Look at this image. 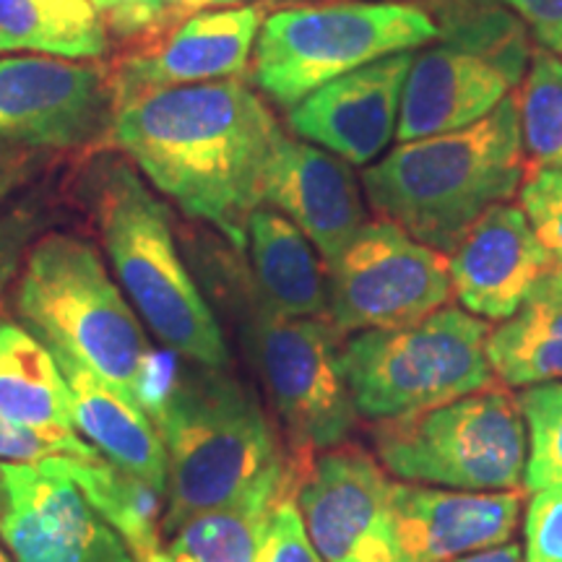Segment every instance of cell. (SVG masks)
<instances>
[{"instance_id":"6da1fadb","label":"cell","mask_w":562,"mask_h":562,"mask_svg":"<svg viewBox=\"0 0 562 562\" xmlns=\"http://www.w3.org/2000/svg\"><path fill=\"white\" fill-rule=\"evenodd\" d=\"M123 102L115 138L146 178L237 250L248 248V216L263 206L266 170L284 136L271 110L237 79Z\"/></svg>"},{"instance_id":"9a60e30c","label":"cell","mask_w":562,"mask_h":562,"mask_svg":"<svg viewBox=\"0 0 562 562\" xmlns=\"http://www.w3.org/2000/svg\"><path fill=\"white\" fill-rule=\"evenodd\" d=\"M261 201L284 214L313 243L326 269L339 261L370 222L349 161L286 136L279 138L269 161Z\"/></svg>"},{"instance_id":"2e32d148","label":"cell","mask_w":562,"mask_h":562,"mask_svg":"<svg viewBox=\"0 0 562 562\" xmlns=\"http://www.w3.org/2000/svg\"><path fill=\"white\" fill-rule=\"evenodd\" d=\"M102 112L97 68L53 58H0V146H74Z\"/></svg>"},{"instance_id":"ffe728a7","label":"cell","mask_w":562,"mask_h":562,"mask_svg":"<svg viewBox=\"0 0 562 562\" xmlns=\"http://www.w3.org/2000/svg\"><path fill=\"white\" fill-rule=\"evenodd\" d=\"M0 414L50 442L60 456H100L76 432L70 391L53 351L11 321H0Z\"/></svg>"},{"instance_id":"7c38bea8","label":"cell","mask_w":562,"mask_h":562,"mask_svg":"<svg viewBox=\"0 0 562 562\" xmlns=\"http://www.w3.org/2000/svg\"><path fill=\"white\" fill-rule=\"evenodd\" d=\"M0 539L16 562H136L55 456L0 463Z\"/></svg>"},{"instance_id":"f1b7e54d","label":"cell","mask_w":562,"mask_h":562,"mask_svg":"<svg viewBox=\"0 0 562 562\" xmlns=\"http://www.w3.org/2000/svg\"><path fill=\"white\" fill-rule=\"evenodd\" d=\"M521 209L539 243L562 269V170H531L521 182Z\"/></svg>"},{"instance_id":"8d00e7d4","label":"cell","mask_w":562,"mask_h":562,"mask_svg":"<svg viewBox=\"0 0 562 562\" xmlns=\"http://www.w3.org/2000/svg\"><path fill=\"white\" fill-rule=\"evenodd\" d=\"M16 180H19V172L13 170V167H0V203H3L5 195L13 191Z\"/></svg>"},{"instance_id":"e575fe53","label":"cell","mask_w":562,"mask_h":562,"mask_svg":"<svg viewBox=\"0 0 562 562\" xmlns=\"http://www.w3.org/2000/svg\"><path fill=\"white\" fill-rule=\"evenodd\" d=\"M161 16L167 19H191L195 13L214 11V9H232L243 0H159Z\"/></svg>"},{"instance_id":"7a4b0ae2","label":"cell","mask_w":562,"mask_h":562,"mask_svg":"<svg viewBox=\"0 0 562 562\" xmlns=\"http://www.w3.org/2000/svg\"><path fill=\"white\" fill-rule=\"evenodd\" d=\"M149 417L167 459L161 537L199 513L290 482L307 469V459H284L256 393L227 368L193 364L175 375Z\"/></svg>"},{"instance_id":"5bb4252c","label":"cell","mask_w":562,"mask_h":562,"mask_svg":"<svg viewBox=\"0 0 562 562\" xmlns=\"http://www.w3.org/2000/svg\"><path fill=\"white\" fill-rule=\"evenodd\" d=\"M414 53H398L315 89L290 110V128L349 165H370L396 138Z\"/></svg>"},{"instance_id":"d6986e66","label":"cell","mask_w":562,"mask_h":562,"mask_svg":"<svg viewBox=\"0 0 562 562\" xmlns=\"http://www.w3.org/2000/svg\"><path fill=\"white\" fill-rule=\"evenodd\" d=\"M263 21V5L195 13L157 53L125 63L121 74L125 100L159 89L237 79L248 68Z\"/></svg>"},{"instance_id":"8fae6325","label":"cell","mask_w":562,"mask_h":562,"mask_svg":"<svg viewBox=\"0 0 562 562\" xmlns=\"http://www.w3.org/2000/svg\"><path fill=\"white\" fill-rule=\"evenodd\" d=\"M453 297L448 256L393 222H368L328 269V321L339 331L412 326Z\"/></svg>"},{"instance_id":"9c48e42d","label":"cell","mask_w":562,"mask_h":562,"mask_svg":"<svg viewBox=\"0 0 562 562\" xmlns=\"http://www.w3.org/2000/svg\"><path fill=\"white\" fill-rule=\"evenodd\" d=\"M372 446L396 480L427 487L505 492L524 487L526 422L505 385L375 422Z\"/></svg>"},{"instance_id":"30bf717a","label":"cell","mask_w":562,"mask_h":562,"mask_svg":"<svg viewBox=\"0 0 562 562\" xmlns=\"http://www.w3.org/2000/svg\"><path fill=\"white\" fill-rule=\"evenodd\" d=\"M339 334L328 318H286L261 300L250 315L252 364L300 459L344 446L360 414L344 378Z\"/></svg>"},{"instance_id":"74e56055","label":"cell","mask_w":562,"mask_h":562,"mask_svg":"<svg viewBox=\"0 0 562 562\" xmlns=\"http://www.w3.org/2000/svg\"><path fill=\"white\" fill-rule=\"evenodd\" d=\"M138 562H178V560H175L167 550H154V552L146 554L144 560H138Z\"/></svg>"},{"instance_id":"d4e9b609","label":"cell","mask_w":562,"mask_h":562,"mask_svg":"<svg viewBox=\"0 0 562 562\" xmlns=\"http://www.w3.org/2000/svg\"><path fill=\"white\" fill-rule=\"evenodd\" d=\"M108 34L91 0H0V53L100 58Z\"/></svg>"},{"instance_id":"f546056e","label":"cell","mask_w":562,"mask_h":562,"mask_svg":"<svg viewBox=\"0 0 562 562\" xmlns=\"http://www.w3.org/2000/svg\"><path fill=\"white\" fill-rule=\"evenodd\" d=\"M521 552L524 562H562V487L531 492Z\"/></svg>"},{"instance_id":"1f68e13d","label":"cell","mask_w":562,"mask_h":562,"mask_svg":"<svg viewBox=\"0 0 562 562\" xmlns=\"http://www.w3.org/2000/svg\"><path fill=\"white\" fill-rule=\"evenodd\" d=\"M438 5L448 3H482L508 11L533 34L542 50L562 58V0H430Z\"/></svg>"},{"instance_id":"ba28073f","label":"cell","mask_w":562,"mask_h":562,"mask_svg":"<svg viewBox=\"0 0 562 562\" xmlns=\"http://www.w3.org/2000/svg\"><path fill=\"white\" fill-rule=\"evenodd\" d=\"M440 37L414 53L396 138L414 140L469 128L521 87L531 50L526 26L508 11L448 3Z\"/></svg>"},{"instance_id":"3957f363","label":"cell","mask_w":562,"mask_h":562,"mask_svg":"<svg viewBox=\"0 0 562 562\" xmlns=\"http://www.w3.org/2000/svg\"><path fill=\"white\" fill-rule=\"evenodd\" d=\"M526 151L516 94L469 128L402 140L362 172V191L385 222L451 252L484 211L521 191Z\"/></svg>"},{"instance_id":"cb8c5ba5","label":"cell","mask_w":562,"mask_h":562,"mask_svg":"<svg viewBox=\"0 0 562 562\" xmlns=\"http://www.w3.org/2000/svg\"><path fill=\"white\" fill-rule=\"evenodd\" d=\"M302 474L188 518L167 533V552L178 562H256L273 510L286 495L297 492Z\"/></svg>"},{"instance_id":"4dcf8cb0","label":"cell","mask_w":562,"mask_h":562,"mask_svg":"<svg viewBox=\"0 0 562 562\" xmlns=\"http://www.w3.org/2000/svg\"><path fill=\"white\" fill-rule=\"evenodd\" d=\"M294 497H297V492L286 495L277 505V510H273L269 531H266L256 562H326L315 550L311 537H307Z\"/></svg>"},{"instance_id":"484cf974","label":"cell","mask_w":562,"mask_h":562,"mask_svg":"<svg viewBox=\"0 0 562 562\" xmlns=\"http://www.w3.org/2000/svg\"><path fill=\"white\" fill-rule=\"evenodd\" d=\"M55 461L83 492L91 508L121 533L136 562L159 550L165 497L157 490L140 482L138 476L123 472L115 463L104 461L102 456H94V459L55 456Z\"/></svg>"},{"instance_id":"f35d334b","label":"cell","mask_w":562,"mask_h":562,"mask_svg":"<svg viewBox=\"0 0 562 562\" xmlns=\"http://www.w3.org/2000/svg\"><path fill=\"white\" fill-rule=\"evenodd\" d=\"M0 562H11L9 558H5V552H3V550H0Z\"/></svg>"},{"instance_id":"8992f818","label":"cell","mask_w":562,"mask_h":562,"mask_svg":"<svg viewBox=\"0 0 562 562\" xmlns=\"http://www.w3.org/2000/svg\"><path fill=\"white\" fill-rule=\"evenodd\" d=\"M440 37V24L417 3L294 5L266 16L252 47V79L281 108L351 70Z\"/></svg>"},{"instance_id":"ac0fdd59","label":"cell","mask_w":562,"mask_h":562,"mask_svg":"<svg viewBox=\"0 0 562 562\" xmlns=\"http://www.w3.org/2000/svg\"><path fill=\"white\" fill-rule=\"evenodd\" d=\"M554 269L524 209L497 203L448 252L453 294L467 313L503 323Z\"/></svg>"},{"instance_id":"44dd1931","label":"cell","mask_w":562,"mask_h":562,"mask_svg":"<svg viewBox=\"0 0 562 562\" xmlns=\"http://www.w3.org/2000/svg\"><path fill=\"white\" fill-rule=\"evenodd\" d=\"M70 391V412H74L76 432L123 472L138 476L140 482L167 492V459L157 427L149 414L117 391L115 385L97 378L81 364L55 357Z\"/></svg>"},{"instance_id":"e0dca14e","label":"cell","mask_w":562,"mask_h":562,"mask_svg":"<svg viewBox=\"0 0 562 562\" xmlns=\"http://www.w3.org/2000/svg\"><path fill=\"white\" fill-rule=\"evenodd\" d=\"M521 490L467 492L393 482L398 562H453L508 544L521 521Z\"/></svg>"},{"instance_id":"4fadbf2b","label":"cell","mask_w":562,"mask_h":562,"mask_svg":"<svg viewBox=\"0 0 562 562\" xmlns=\"http://www.w3.org/2000/svg\"><path fill=\"white\" fill-rule=\"evenodd\" d=\"M391 497L393 480L381 461L344 442L307 463L294 501L326 562H398Z\"/></svg>"},{"instance_id":"d6a6232c","label":"cell","mask_w":562,"mask_h":562,"mask_svg":"<svg viewBox=\"0 0 562 562\" xmlns=\"http://www.w3.org/2000/svg\"><path fill=\"white\" fill-rule=\"evenodd\" d=\"M60 451L0 414V463H40Z\"/></svg>"},{"instance_id":"603a6c76","label":"cell","mask_w":562,"mask_h":562,"mask_svg":"<svg viewBox=\"0 0 562 562\" xmlns=\"http://www.w3.org/2000/svg\"><path fill=\"white\" fill-rule=\"evenodd\" d=\"M487 360L505 389L562 383V269L554 266L510 318L490 328Z\"/></svg>"},{"instance_id":"836d02e7","label":"cell","mask_w":562,"mask_h":562,"mask_svg":"<svg viewBox=\"0 0 562 562\" xmlns=\"http://www.w3.org/2000/svg\"><path fill=\"white\" fill-rule=\"evenodd\" d=\"M97 11L108 13V21L121 34L144 32L161 19L159 0H91Z\"/></svg>"},{"instance_id":"83f0119b","label":"cell","mask_w":562,"mask_h":562,"mask_svg":"<svg viewBox=\"0 0 562 562\" xmlns=\"http://www.w3.org/2000/svg\"><path fill=\"white\" fill-rule=\"evenodd\" d=\"M518 404L526 422L524 487H562V383L524 389Z\"/></svg>"},{"instance_id":"52a82bcc","label":"cell","mask_w":562,"mask_h":562,"mask_svg":"<svg viewBox=\"0 0 562 562\" xmlns=\"http://www.w3.org/2000/svg\"><path fill=\"white\" fill-rule=\"evenodd\" d=\"M487 336V321L451 305L412 326L355 334L341 368L357 412L381 422L492 389Z\"/></svg>"},{"instance_id":"d590c367","label":"cell","mask_w":562,"mask_h":562,"mask_svg":"<svg viewBox=\"0 0 562 562\" xmlns=\"http://www.w3.org/2000/svg\"><path fill=\"white\" fill-rule=\"evenodd\" d=\"M453 562H524V552L518 544H501L492 547V550L467 554V558H459Z\"/></svg>"},{"instance_id":"5b68a950","label":"cell","mask_w":562,"mask_h":562,"mask_svg":"<svg viewBox=\"0 0 562 562\" xmlns=\"http://www.w3.org/2000/svg\"><path fill=\"white\" fill-rule=\"evenodd\" d=\"M97 216L115 277L149 331L188 362L227 368L222 326L182 263L165 203L125 165L110 167Z\"/></svg>"},{"instance_id":"277c9868","label":"cell","mask_w":562,"mask_h":562,"mask_svg":"<svg viewBox=\"0 0 562 562\" xmlns=\"http://www.w3.org/2000/svg\"><path fill=\"white\" fill-rule=\"evenodd\" d=\"M16 311L53 357L94 372L146 414L157 404L149 336L87 240L42 237L21 273Z\"/></svg>"},{"instance_id":"7402d4cb","label":"cell","mask_w":562,"mask_h":562,"mask_svg":"<svg viewBox=\"0 0 562 562\" xmlns=\"http://www.w3.org/2000/svg\"><path fill=\"white\" fill-rule=\"evenodd\" d=\"M248 250L266 307L286 318H328V286L313 243L284 214L266 206L252 211Z\"/></svg>"},{"instance_id":"4316f807","label":"cell","mask_w":562,"mask_h":562,"mask_svg":"<svg viewBox=\"0 0 562 562\" xmlns=\"http://www.w3.org/2000/svg\"><path fill=\"white\" fill-rule=\"evenodd\" d=\"M526 161L533 170H562V58L533 50L516 91Z\"/></svg>"}]
</instances>
